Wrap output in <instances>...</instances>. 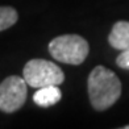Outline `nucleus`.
<instances>
[{
    "label": "nucleus",
    "mask_w": 129,
    "mask_h": 129,
    "mask_svg": "<svg viewBox=\"0 0 129 129\" xmlns=\"http://www.w3.org/2000/svg\"><path fill=\"white\" fill-rule=\"evenodd\" d=\"M121 95V82L117 75L104 66H96L88 77V96L96 111H104L117 102Z\"/></svg>",
    "instance_id": "f257e3e1"
},
{
    "label": "nucleus",
    "mask_w": 129,
    "mask_h": 129,
    "mask_svg": "<svg viewBox=\"0 0 129 129\" xmlns=\"http://www.w3.org/2000/svg\"><path fill=\"white\" fill-rule=\"evenodd\" d=\"M49 51L57 61L70 64H80L90 51L88 42L78 34H63L50 41Z\"/></svg>",
    "instance_id": "f03ea898"
},
{
    "label": "nucleus",
    "mask_w": 129,
    "mask_h": 129,
    "mask_svg": "<svg viewBox=\"0 0 129 129\" xmlns=\"http://www.w3.org/2000/svg\"><path fill=\"white\" fill-rule=\"evenodd\" d=\"M24 79L34 88L46 86H59L64 80V74L59 66L46 59H30L24 67Z\"/></svg>",
    "instance_id": "7ed1b4c3"
},
{
    "label": "nucleus",
    "mask_w": 129,
    "mask_h": 129,
    "mask_svg": "<svg viewBox=\"0 0 129 129\" xmlns=\"http://www.w3.org/2000/svg\"><path fill=\"white\" fill-rule=\"evenodd\" d=\"M28 83L24 78L11 75L0 84V111L13 113L19 111L26 100Z\"/></svg>",
    "instance_id": "20e7f679"
},
{
    "label": "nucleus",
    "mask_w": 129,
    "mask_h": 129,
    "mask_svg": "<svg viewBox=\"0 0 129 129\" xmlns=\"http://www.w3.org/2000/svg\"><path fill=\"white\" fill-rule=\"evenodd\" d=\"M108 41L117 50L129 49V21H117L109 33Z\"/></svg>",
    "instance_id": "39448f33"
},
{
    "label": "nucleus",
    "mask_w": 129,
    "mask_h": 129,
    "mask_svg": "<svg viewBox=\"0 0 129 129\" xmlns=\"http://www.w3.org/2000/svg\"><path fill=\"white\" fill-rule=\"evenodd\" d=\"M62 99V92L58 86H46L38 88L33 95V102L40 107H50Z\"/></svg>",
    "instance_id": "423d86ee"
},
{
    "label": "nucleus",
    "mask_w": 129,
    "mask_h": 129,
    "mask_svg": "<svg viewBox=\"0 0 129 129\" xmlns=\"http://www.w3.org/2000/svg\"><path fill=\"white\" fill-rule=\"evenodd\" d=\"M19 15L12 7H0V32L16 24Z\"/></svg>",
    "instance_id": "0eeeda50"
},
{
    "label": "nucleus",
    "mask_w": 129,
    "mask_h": 129,
    "mask_svg": "<svg viewBox=\"0 0 129 129\" xmlns=\"http://www.w3.org/2000/svg\"><path fill=\"white\" fill-rule=\"evenodd\" d=\"M116 63L119 67L129 70V49L121 51V54L116 58Z\"/></svg>",
    "instance_id": "6e6552de"
},
{
    "label": "nucleus",
    "mask_w": 129,
    "mask_h": 129,
    "mask_svg": "<svg viewBox=\"0 0 129 129\" xmlns=\"http://www.w3.org/2000/svg\"><path fill=\"white\" fill-rule=\"evenodd\" d=\"M124 129H129V125H126V126H124Z\"/></svg>",
    "instance_id": "1a4fd4ad"
}]
</instances>
